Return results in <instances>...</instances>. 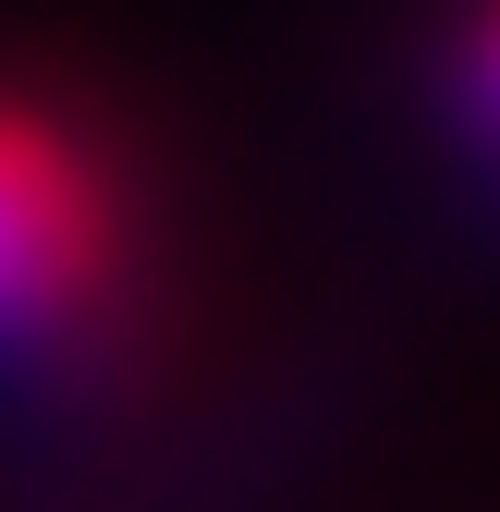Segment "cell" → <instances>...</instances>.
Here are the masks:
<instances>
[{"label":"cell","instance_id":"6da1fadb","mask_svg":"<svg viewBox=\"0 0 500 512\" xmlns=\"http://www.w3.org/2000/svg\"><path fill=\"white\" fill-rule=\"evenodd\" d=\"M110 269H122L110 171L86 159L74 122L0 98V366L61 354L110 305Z\"/></svg>","mask_w":500,"mask_h":512},{"label":"cell","instance_id":"7a4b0ae2","mask_svg":"<svg viewBox=\"0 0 500 512\" xmlns=\"http://www.w3.org/2000/svg\"><path fill=\"white\" fill-rule=\"evenodd\" d=\"M464 110H476V135L500 147V25H476V37H464Z\"/></svg>","mask_w":500,"mask_h":512}]
</instances>
